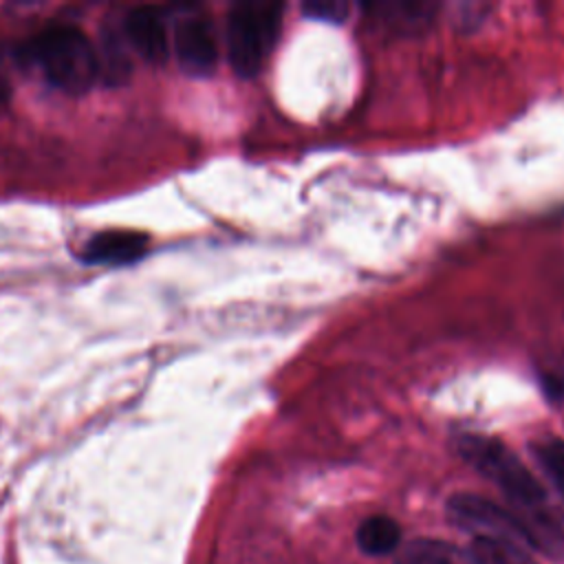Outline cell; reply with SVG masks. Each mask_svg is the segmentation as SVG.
I'll return each instance as SVG.
<instances>
[{"mask_svg": "<svg viewBox=\"0 0 564 564\" xmlns=\"http://www.w3.org/2000/svg\"><path fill=\"white\" fill-rule=\"evenodd\" d=\"M531 452L540 463L542 471L551 478V482L564 498V438L540 441L531 445Z\"/></svg>", "mask_w": 564, "mask_h": 564, "instance_id": "11", "label": "cell"}, {"mask_svg": "<svg viewBox=\"0 0 564 564\" xmlns=\"http://www.w3.org/2000/svg\"><path fill=\"white\" fill-rule=\"evenodd\" d=\"M304 13L313 20H328V22H341L346 20L348 7L341 2H313L304 7Z\"/></svg>", "mask_w": 564, "mask_h": 564, "instance_id": "12", "label": "cell"}, {"mask_svg": "<svg viewBox=\"0 0 564 564\" xmlns=\"http://www.w3.org/2000/svg\"><path fill=\"white\" fill-rule=\"evenodd\" d=\"M24 55L42 70L46 82L64 93H86L101 73L99 53L77 26L55 24L24 44Z\"/></svg>", "mask_w": 564, "mask_h": 564, "instance_id": "1", "label": "cell"}, {"mask_svg": "<svg viewBox=\"0 0 564 564\" xmlns=\"http://www.w3.org/2000/svg\"><path fill=\"white\" fill-rule=\"evenodd\" d=\"M174 51L178 64L192 75H207L216 66L218 44L212 24L205 18H185L176 26Z\"/></svg>", "mask_w": 564, "mask_h": 564, "instance_id": "5", "label": "cell"}, {"mask_svg": "<svg viewBox=\"0 0 564 564\" xmlns=\"http://www.w3.org/2000/svg\"><path fill=\"white\" fill-rule=\"evenodd\" d=\"M399 542L401 529L388 516H370L357 529V546L366 555H390Z\"/></svg>", "mask_w": 564, "mask_h": 564, "instance_id": "9", "label": "cell"}, {"mask_svg": "<svg viewBox=\"0 0 564 564\" xmlns=\"http://www.w3.org/2000/svg\"><path fill=\"white\" fill-rule=\"evenodd\" d=\"M148 251V236L132 229H106L93 234L82 249V260L90 264H128Z\"/></svg>", "mask_w": 564, "mask_h": 564, "instance_id": "6", "label": "cell"}, {"mask_svg": "<svg viewBox=\"0 0 564 564\" xmlns=\"http://www.w3.org/2000/svg\"><path fill=\"white\" fill-rule=\"evenodd\" d=\"M447 518L476 535L500 538L531 549V533L516 509H507L478 494H454L447 498Z\"/></svg>", "mask_w": 564, "mask_h": 564, "instance_id": "4", "label": "cell"}, {"mask_svg": "<svg viewBox=\"0 0 564 564\" xmlns=\"http://www.w3.org/2000/svg\"><path fill=\"white\" fill-rule=\"evenodd\" d=\"M469 555L476 564H538L524 546L500 540V538H487L476 535L469 546Z\"/></svg>", "mask_w": 564, "mask_h": 564, "instance_id": "10", "label": "cell"}, {"mask_svg": "<svg viewBox=\"0 0 564 564\" xmlns=\"http://www.w3.org/2000/svg\"><path fill=\"white\" fill-rule=\"evenodd\" d=\"M7 99H9V86H7V82L0 77V110L4 108Z\"/></svg>", "mask_w": 564, "mask_h": 564, "instance_id": "13", "label": "cell"}, {"mask_svg": "<svg viewBox=\"0 0 564 564\" xmlns=\"http://www.w3.org/2000/svg\"><path fill=\"white\" fill-rule=\"evenodd\" d=\"M394 564H476L469 551L434 538H421L410 542Z\"/></svg>", "mask_w": 564, "mask_h": 564, "instance_id": "8", "label": "cell"}, {"mask_svg": "<svg viewBox=\"0 0 564 564\" xmlns=\"http://www.w3.org/2000/svg\"><path fill=\"white\" fill-rule=\"evenodd\" d=\"M123 33L130 46L148 62L161 64L167 57V29L154 7H134L123 18Z\"/></svg>", "mask_w": 564, "mask_h": 564, "instance_id": "7", "label": "cell"}, {"mask_svg": "<svg viewBox=\"0 0 564 564\" xmlns=\"http://www.w3.org/2000/svg\"><path fill=\"white\" fill-rule=\"evenodd\" d=\"M458 454L480 476L491 480L518 509L531 511L546 505V494L524 463L500 441L478 434L458 438Z\"/></svg>", "mask_w": 564, "mask_h": 564, "instance_id": "2", "label": "cell"}, {"mask_svg": "<svg viewBox=\"0 0 564 564\" xmlns=\"http://www.w3.org/2000/svg\"><path fill=\"white\" fill-rule=\"evenodd\" d=\"M280 7L275 4H236L227 15V55L240 77H253L275 42Z\"/></svg>", "mask_w": 564, "mask_h": 564, "instance_id": "3", "label": "cell"}]
</instances>
